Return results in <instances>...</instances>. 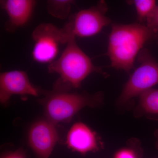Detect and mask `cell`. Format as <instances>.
Masks as SVG:
<instances>
[{"label":"cell","mask_w":158,"mask_h":158,"mask_svg":"<svg viewBox=\"0 0 158 158\" xmlns=\"http://www.w3.org/2000/svg\"><path fill=\"white\" fill-rule=\"evenodd\" d=\"M140 63L126 83L118 100L124 104L158 84V62L147 49L138 55Z\"/></svg>","instance_id":"5"},{"label":"cell","mask_w":158,"mask_h":158,"mask_svg":"<svg viewBox=\"0 0 158 158\" xmlns=\"http://www.w3.org/2000/svg\"><path fill=\"white\" fill-rule=\"evenodd\" d=\"M42 89L33 85L26 72L11 70L0 74V102L4 106L9 104L12 95L39 97Z\"/></svg>","instance_id":"7"},{"label":"cell","mask_w":158,"mask_h":158,"mask_svg":"<svg viewBox=\"0 0 158 158\" xmlns=\"http://www.w3.org/2000/svg\"><path fill=\"white\" fill-rule=\"evenodd\" d=\"M115 158H136L135 155L131 150L123 149L116 154Z\"/></svg>","instance_id":"16"},{"label":"cell","mask_w":158,"mask_h":158,"mask_svg":"<svg viewBox=\"0 0 158 158\" xmlns=\"http://www.w3.org/2000/svg\"><path fill=\"white\" fill-rule=\"evenodd\" d=\"M74 3L72 0H49L47 2V9L52 16L65 19L69 17L72 6Z\"/></svg>","instance_id":"12"},{"label":"cell","mask_w":158,"mask_h":158,"mask_svg":"<svg viewBox=\"0 0 158 158\" xmlns=\"http://www.w3.org/2000/svg\"><path fill=\"white\" fill-rule=\"evenodd\" d=\"M37 2L34 0H2L1 6L6 11L8 19L5 30L13 33L29 22Z\"/></svg>","instance_id":"9"},{"label":"cell","mask_w":158,"mask_h":158,"mask_svg":"<svg viewBox=\"0 0 158 158\" xmlns=\"http://www.w3.org/2000/svg\"><path fill=\"white\" fill-rule=\"evenodd\" d=\"M32 37L34 41L32 56L41 63L50 64L55 61L60 44H66L68 41L62 28L49 23L40 24L34 29Z\"/></svg>","instance_id":"6"},{"label":"cell","mask_w":158,"mask_h":158,"mask_svg":"<svg viewBox=\"0 0 158 158\" xmlns=\"http://www.w3.org/2000/svg\"><path fill=\"white\" fill-rule=\"evenodd\" d=\"M108 10L106 2L100 1L95 6L70 15L62 28L65 36L69 40L72 36L88 37L98 34L112 22L106 15Z\"/></svg>","instance_id":"4"},{"label":"cell","mask_w":158,"mask_h":158,"mask_svg":"<svg viewBox=\"0 0 158 158\" xmlns=\"http://www.w3.org/2000/svg\"><path fill=\"white\" fill-rule=\"evenodd\" d=\"M154 135L156 138V147L158 150V129H157L155 131Z\"/></svg>","instance_id":"17"},{"label":"cell","mask_w":158,"mask_h":158,"mask_svg":"<svg viewBox=\"0 0 158 158\" xmlns=\"http://www.w3.org/2000/svg\"><path fill=\"white\" fill-rule=\"evenodd\" d=\"M127 2L135 6L138 21L140 23L146 21L156 6V2L155 0H134L128 1Z\"/></svg>","instance_id":"13"},{"label":"cell","mask_w":158,"mask_h":158,"mask_svg":"<svg viewBox=\"0 0 158 158\" xmlns=\"http://www.w3.org/2000/svg\"><path fill=\"white\" fill-rule=\"evenodd\" d=\"M146 21V26L155 35L158 33V6H156Z\"/></svg>","instance_id":"14"},{"label":"cell","mask_w":158,"mask_h":158,"mask_svg":"<svg viewBox=\"0 0 158 158\" xmlns=\"http://www.w3.org/2000/svg\"><path fill=\"white\" fill-rule=\"evenodd\" d=\"M66 45L62 55L48 66L49 73L59 76L53 89L73 91L80 88L82 82L94 73L108 77V74L102 68L94 65L88 55L80 48L75 37H70Z\"/></svg>","instance_id":"2"},{"label":"cell","mask_w":158,"mask_h":158,"mask_svg":"<svg viewBox=\"0 0 158 158\" xmlns=\"http://www.w3.org/2000/svg\"><path fill=\"white\" fill-rule=\"evenodd\" d=\"M1 158H26L25 152L22 149L10 152L3 155Z\"/></svg>","instance_id":"15"},{"label":"cell","mask_w":158,"mask_h":158,"mask_svg":"<svg viewBox=\"0 0 158 158\" xmlns=\"http://www.w3.org/2000/svg\"><path fill=\"white\" fill-rule=\"evenodd\" d=\"M56 125L46 118L36 122L29 132L31 149L38 158H49L59 141Z\"/></svg>","instance_id":"8"},{"label":"cell","mask_w":158,"mask_h":158,"mask_svg":"<svg viewBox=\"0 0 158 158\" xmlns=\"http://www.w3.org/2000/svg\"><path fill=\"white\" fill-rule=\"evenodd\" d=\"M154 35L141 23H113L106 52L111 67L129 72L144 44Z\"/></svg>","instance_id":"1"},{"label":"cell","mask_w":158,"mask_h":158,"mask_svg":"<svg viewBox=\"0 0 158 158\" xmlns=\"http://www.w3.org/2000/svg\"><path fill=\"white\" fill-rule=\"evenodd\" d=\"M66 143L69 148L83 154L98 148L95 133L81 122L76 123L70 128L66 137Z\"/></svg>","instance_id":"10"},{"label":"cell","mask_w":158,"mask_h":158,"mask_svg":"<svg viewBox=\"0 0 158 158\" xmlns=\"http://www.w3.org/2000/svg\"><path fill=\"white\" fill-rule=\"evenodd\" d=\"M136 110L141 114L158 115V89L152 88L141 94Z\"/></svg>","instance_id":"11"},{"label":"cell","mask_w":158,"mask_h":158,"mask_svg":"<svg viewBox=\"0 0 158 158\" xmlns=\"http://www.w3.org/2000/svg\"><path fill=\"white\" fill-rule=\"evenodd\" d=\"M42 98L38 99L44 110L45 118L54 124L69 122L83 108H97L103 104L104 94H90L42 89Z\"/></svg>","instance_id":"3"}]
</instances>
